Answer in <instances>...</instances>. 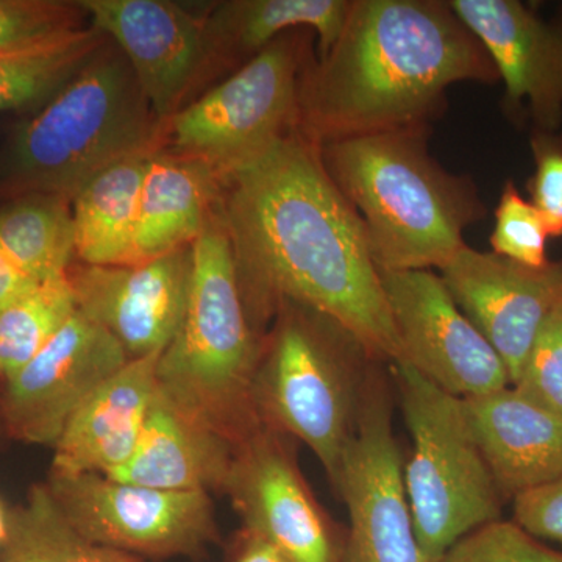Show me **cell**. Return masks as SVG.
I'll list each match as a JSON object with an SVG mask.
<instances>
[{"label":"cell","instance_id":"18","mask_svg":"<svg viewBox=\"0 0 562 562\" xmlns=\"http://www.w3.org/2000/svg\"><path fill=\"white\" fill-rule=\"evenodd\" d=\"M473 435L503 502L562 476V414L508 386L464 398Z\"/></svg>","mask_w":562,"mask_h":562},{"label":"cell","instance_id":"12","mask_svg":"<svg viewBox=\"0 0 562 562\" xmlns=\"http://www.w3.org/2000/svg\"><path fill=\"white\" fill-rule=\"evenodd\" d=\"M395 330L408 364L460 398L512 386L508 369L432 271L382 272Z\"/></svg>","mask_w":562,"mask_h":562},{"label":"cell","instance_id":"3","mask_svg":"<svg viewBox=\"0 0 562 562\" xmlns=\"http://www.w3.org/2000/svg\"><path fill=\"white\" fill-rule=\"evenodd\" d=\"M428 127L319 144L325 169L364 225L380 272L441 271L486 214L475 183L428 150Z\"/></svg>","mask_w":562,"mask_h":562},{"label":"cell","instance_id":"13","mask_svg":"<svg viewBox=\"0 0 562 562\" xmlns=\"http://www.w3.org/2000/svg\"><path fill=\"white\" fill-rule=\"evenodd\" d=\"M131 361L111 333L79 310L5 382L2 416L13 438L54 447L85 402Z\"/></svg>","mask_w":562,"mask_h":562},{"label":"cell","instance_id":"7","mask_svg":"<svg viewBox=\"0 0 562 562\" xmlns=\"http://www.w3.org/2000/svg\"><path fill=\"white\" fill-rule=\"evenodd\" d=\"M413 450L403 465L425 562H439L462 536L503 519V502L473 435L464 398L439 390L408 364L390 366Z\"/></svg>","mask_w":562,"mask_h":562},{"label":"cell","instance_id":"11","mask_svg":"<svg viewBox=\"0 0 562 562\" xmlns=\"http://www.w3.org/2000/svg\"><path fill=\"white\" fill-rule=\"evenodd\" d=\"M291 446V438L262 425L236 449L224 494L243 530L288 560L342 562L346 531L317 502Z\"/></svg>","mask_w":562,"mask_h":562},{"label":"cell","instance_id":"36","mask_svg":"<svg viewBox=\"0 0 562 562\" xmlns=\"http://www.w3.org/2000/svg\"><path fill=\"white\" fill-rule=\"evenodd\" d=\"M7 513L3 509V506L0 505V547H2L3 541H5L7 536Z\"/></svg>","mask_w":562,"mask_h":562},{"label":"cell","instance_id":"17","mask_svg":"<svg viewBox=\"0 0 562 562\" xmlns=\"http://www.w3.org/2000/svg\"><path fill=\"white\" fill-rule=\"evenodd\" d=\"M91 27L113 40L131 63L158 120L177 105L211 49L206 24L166 0H83Z\"/></svg>","mask_w":562,"mask_h":562},{"label":"cell","instance_id":"21","mask_svg":"<svg viewBox=\"0 0 562 562\" xmlns=\"http://www.w3.org/2000/svg\"><path fill=\"white\" fill-rule=\"evenodd\" d=\"M221 180L206 161L155 151L140 190L132 265L191 246L210 221Z\"/></svg>","mask_w":562,"mask_h":562},{"label":"cell","instance_id":"30","mask_svg":"<svg viewBox=\"0 0 562 562\" xmlns=\"http://www.w3.org/2000/svg\"><path fill=\"white\" fill-rule=\"evenodd\" d=\"M79 3L60 0H0V54L79 31Z\"/></svg>","mask_w":562,"mask_h":562},{"label":"cell","instance_id":"34","mask_svg":"<svg viewBox=\"0 0 562 562\" xmlns=\"http://www.w3.org/2000/svg\"><path fill=\"white\" fill-rule=\"evenodd\" d=\"M38 284L36 281L29 279L27 276H24L0 251V313L9 308L10 305H13L14 302L20 301L21 297H24L32 290H35Z\"/></svg>","mask_w":562,"mask_h":562},{"label":"cell","instance_id":"31","mask_svg":"<svg viewBox=\"0 0 562 562\" xmlns=\"http://www.w3.org/2000/svg\"><path fill=\"white\" fill-rule=\"evenodd\" d=\"M513 387L562 414V302L543 322Z\"/></svg>","mask_w":562,"mask_h":562},{"label":"cell","instance_id":"19","mask_svg":"<svg viewBox=\"0 0 562 562\" xmlns=\"http://www.w3.org/2000/svg\"><path fill=\"white\" fill-rule=\"evenodd\" d=\"M160 357L128 361L81 405L54 446L52 472L106 476L131 460L157 395Z\"/></svg>","mask_w":562,"mask_h":562},{"label":"cell","instance_id":"23","mask_svg":"<svg viewBox=\"0 0 562 562\" xmlns=\"http://www.w3.org/2000/svg\"><path fill=\"white\" fill-rule=\"evenodd\" d=\"M351 7V0H236L221 3L206 24L210 47L257 57L290 29L308 27L319 40V57L330 49Z\"/></svg>","mask_w":562,"mask_h":562},{"label":"cell","instance_id":"16","mask_svg":"<svg viewBox=\"0 0 562 562\" xmlns=\"http://www.w3.org/2000/svg\"><path fill=\"white\" fill-rule=\"evenodd\" d=\"M77 310L120 341L131 360L162 353L172 341L191 279V246L124 266L68 271Z\"/></svg>","mask_w":562,"mask_h":562},{"label":"cell","instance_id":"27","mask_svg":"<svg viewBox=\"0 0 562 562\" xmlns=\"http://www.w3.org/2000/svg\"><path fill=\"white\" fill-rule=\"evenodd\" d=\"M77 312L68 276L40 283L0 313V376L9 380L40 353Z\"/></svg>","mask_w":562,"mask_h":562},{"label":"cell","instance_id":"20","mask_svg":"<svg viewBox=\"0 0 562 562\" xmlns=\"http://www.w3.org/2000/svg\"><path fill=\"white\" fill-rule=\"evenodd\" d=\"M235 453L227 439L158 390L135 453L106 476L154 490L224 492Z\"/></svg>","mask_w":562,"mask_h":562},{"label":"cell","instance_id":"28","mask_svg":"<svg viewBox=\"0 0 562 562\" xmlns=\"http://www.w3.org/2000/svg\"><path fill=\"white\" fill-rule=\"evenodd\" d=\"M494 220L492 254L535 269L552 261L547 257L550 235L546 221L513 180L506 181L503 187Z\"/></svg>","mask_w":562,"mask_h":562},{"label":"cell","instance_id":"1","mask_svg":"<svg viewBox=\"0 0 562 562\" xmlns=\"http://www.w3.org/2000/svg\"><path fill=\"white\" fill-rule=\"evenodd\" d=\"M222 180V220L255 331L281 306H305L339 322L376 360L402 362L364 225L325 169L319 144L295 128Z\"/></svg>","mask_w":562,"mask_h":562},{"label":"cell","instance_id":"29","mask_svg":"<svg viewBox=\"0 0 562 562\" xmlns=\"http://www.w3.org/2000/svg\"><path fill=\"white\" fill-rule=\"evenodd\" d=\"M439 562H562V550L514 520L498 519L462 536Z\"/></svg>","mask_w":562,"mask_h":562},{"label":"cell","instance_id":"24","mask_svg":"<svg viewBox=\"0 0 562 562\" xmlns=\"http://www.w3.org/2000/svg\"><path fill=\"white\" fill-rule=\"evenodd\" d=\"M69 203L60 195L24 194L0 210V251L36 283L68 276L76 255Z\"/></svg>","mask_w":562,"mask_h":562},{"label":"cell","instance_id":"9","mask_svg":"<svg viewBox=\"0 0 562 562\" xmlns=\"http://www.w3.org/2000/svg\"><path fill=\"white\" fill-rule=\"evenodd\" d=\"M46 486L81 536L133 557H198L220 536L209 492L154 490L98 473L52 471Z\"/></svg>","mask_w":562,"mask_h":562},{"label":"cell","instance_id":"33","mask_svg":"<svg viewBox=\"0 0 562 562\" xmlns=\"http://www.w3.org/2000/svg\"><path fill=\"white\" fill-rule=\"evenodd\" d=\"M512 503L514 522L535 538L562 547V476Z\"/></svg>","mask_w":562,"mask_h":562},{"label":"cell","instance_id":"8","mask_svg":"<svg viewBox=\"0 0 562 562\" xmlns=\"http://www.w3.org/2000/svg\"><path fill=\"white\" fill-rule=\"evenodd\" d=\"M302 43L281 35L238 72L171 117L177 149L213 166L222 179L299 128Z\"/></svg>","mask_w":562,"mask_h":562},{"label":"cell","instance_id":"25","mask_svg":"<svg viewBox=\"0 0 562 562\" xmlns=\"http://www.w3.org/2000/svg\"><path fill=\"white\" fill-rule=\"evenodd\" d=\"M105 43L95 29H79L0 54V113L46 105Z\"/></svg>","mask_w":562,"mask_h":562},{"label":"cell","instance_id":"6","mask_svg":"<svg viewBox=\"0 0 562 562\" xmlns=\"http://www.w3.org/2000/svg\"><path fill=\"white\" fill-rule=\"evenodd\" d=\"M376 362L353 333L305 306H281L262 336L254 382L258 417L305 443L333 487Z\"/></svg>","mask_w":562,"mask_h":562},{"label":"cell","instance_id":"15","mask_svg":"<svg viewBox=\"0 0 562 562\" xmlns=\"http://www.w3.org/2000/svg\"><path fill=\"white\" fill-rule=\"evenodd\" d=\"M439 272L462 313L501 355L513 386L543 322L562 302V257L535 269L464 246Z\"/></svg>","mask_w":562,"mask_h":562},{"label":"cell","instance_id":"35","mask_svg":"<svg viewBox=\"0 0 562 562\" xmlns=\"http://www.w3.org/2000/svg\"><path fill=\"white\" fill-rule=\"evenodd\" d=\"M233 562H292L280 552L279 549L261 539L260 536L251 535L243 530L241 539L238 542L235 561Z\"/></svg>","mask_w":562,"mask_h":562},{"label":"cell","instance_id":"2","mask_svg":"<svg viewBox=\"0 0 562 562\" xmlns=\"http://www.w3.org/2000/svg\"><path fill=\"white\" fill-rule=\"evenodd\" d=\"M497 83L449 0H351L335 44L299 81V128L317 144L428 127L450 87Z\"/></svg>","mask_w":562,"mask_h":562},{"label":"cell","instance_id":"22","mask_svg":"<svg viewBox=\"0 0 562 562\" xmlns=\"http://www.w3.org/2000/svg\"><path fill=\"white\" fill-rule=\"evenodd\" d=\"M154 154L116 162L88 181L70 202L76 257L83 265H132L140 190Z\"/></svg>","mask_w":562,"mask_h":562},{"label":"cell","instance_id":"5","mask_svg":"<svg viewBox=\"0 0 562 562\" xmlns=\"http://www.w3.org/2000/svg\"><path fill=\"white\" fill-rule=\"evenodd\" d=\"M154 120L131 63L105 43L14 133L3 184L20 195L52 194L72 202L98 173L155 151Z\"/></svg>","mask_w":562,"mask_h":562},{"label":"cell","instance_id":"26","mask_svg":"<svg viewBox=\"0 0 562 562\" xmlns=\"http://www.w3.org/2000/svg\"><path fill=\"white\" fill-rule=\"evenodd\" d=\"M0 562H143L81 536L58 509L46 484H35L27 501L7 514Z\"/></svg>","mask_w":562,"mask_h":562},{"label":"cell","instance_id":"14","mask_svg":"<svg viewBox=\"0 0 562 562\" xmlns=\"http://www.w3.org/2000/svg\"><path fill=\"white\" fill-rule=\"evenodd\" d=\"M490 54L505 87L503 109L531 132L562 127V9L543 14L520 0H449Z\"/></svg>","mask_w":562,"mask_h":562},{"label":"cell","instance_id":"10","mask_svg":"<svg viewBox=\"0 0 562 562\" xmlns=\"http://www.w3.org/2000/svg\"><path fill=\"white\" fill-rule=\"evenodd\" d=\"M386 366L376 362L369 375L357 430L342 454L335 486L349 513L342 562H425L394 435Z\"/></svg>","mask_w":562,"mask_h":562},{"label":"cell","instance_id":"32","mask_svg":"<svg viewBox=\"0 0 562 562\" xmlns=\"http://www.w3.org/2000/svg\"><path fill=\"white\" fill-rule=\"evenodd\" d=\"M535 172L528 180L530 202L546 221L550 238H562V131L531 132Z\"/></svg>","mask_w":562,"mask_h":562},{"label":"cell","instance_id":"4","mask_svg":"<svg viewBox=\"0 0 562 562\" xmlns=\"http://www.w3.org/2000/svg\"><path fill=\"white\" fill-rule=\"evenodd\" d=\"M261 336L251 327L222 217L191 244L187 306L158 361V390L235 449L262 427L254 401Z\"/></svg>","mask_w":562,"mask_h":562}]
</instances>
